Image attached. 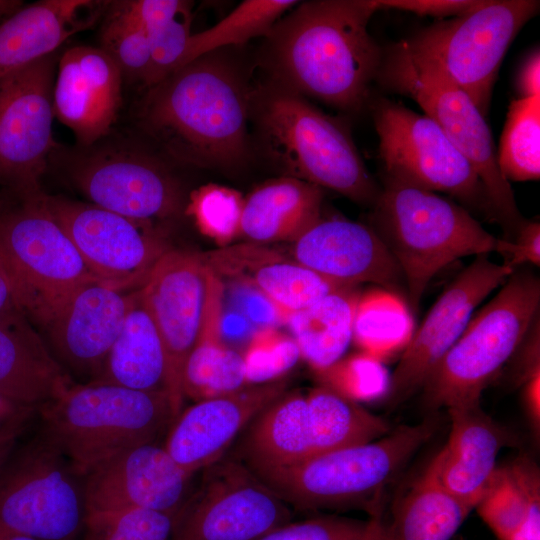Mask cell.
<instances>
[{
	"label": "cell",
	"instance_id": "6da1fadb",
	"mask_svg": "<svg viewBox=\"0 0 540 540\" xmlns=\"http://www.w3.org/2000/svg\"><path fill=\"white\" fill-rule=\"evenodd\" d=\"M298 3L265 36L259 62L267 81L343 111L361 110L383 58L368 31L374 0Z\"/></svg>",
	"mask_w": 540,
	"mask_h": 540
},
{
	"label": "cell",
	"instance_id": "7a4b0ae2",
	"mask_svg": "<svg viewBox=\"0 0 540 540\" xmlns=\"http://www.w3.org/2000/svg\"><path fill=\"white\" fill-rule=\"evenodd\" d=\"M226 51L182 66L148 87L140 101V127L176 162L232 170L251 156L252 86L246 68Z\"/></svg>",
	"mask_w": 540,
	"mask_h": 540
},
{
	"label": "cell",
	"instance_id": "3957f363",
	"mask_svg": "<svg viewBox=\"0 0 540 540\" xmlns=\"http://www.w3.org/2000/svg\"><path fill=\"white\" fill-rule=\"evenodd\" d=\"M250 122L272 162L295 177L372 205L381 189L341 119L268 81L252 86Z\"/></svg>",
	"mask_w": 540,
	"mask_h": 540
},
{
	"label": "cell",
	"instance_id": "277c9868",
	"mask_svg": "<svg viewBox=\"0 0 540 540\" xmlns=\"http://www.w3.org/2000/svg\"><path fill=\"white\" fill-rule=\"evenodd\" d=\"M372 223L402 272L413 309L439 271L459 258L496 252L498 244L463 206L388 178Z\"/></svg>",
	"mask_w": 540,
	"mask_h": 540
},
{
	"label": "cell",
	"instance_id": "5b68a950",
	"mask_svg": "<svg viewBox=\"0 0 540 540\" xmlns=\"http://www.w3.org/2000/svg\"><path fill=\"white\" fill-rule=\"evenodd\" d=\"M37 415L39 427L84 477L128 449L155 442L175 420L166 391L94 382L74 383Z\"/></svg>",
	"mask_w": 540,
	"mask_h": 540
},
{
	"label": "cell",
	"instance_id": "8992f818",
	"mask_svg": "<svg viewBox=\"0 0 540 540\" xmlns=\"http://www.w3.org/2000/svg\"><path fill=\"white\" fill-rule=\"evenodd\" d=\"M427 418L402 425L369 443L326 452L299 463L251 471L288 506L339 508L370 500L402 471L435 434Z\"/></svg>",
	"mask_w": 540,
	"mask_h": 540
},
{
	"label": "cell",
	"instance_id": "52a82bcc",
	"mask_svg": "<svg viewBox=\"0 0 540 540\" xmlns=\"http://www.w3.org/2000/svg\"><path fill=\"white\" fill-rule=\"evenodd\" d=\"M387 89L414 100L466 157L479 176L494 218L515 236L524 220L510 183L503 177L485 116L471 97L433 62L405 44L383 52L376 78Z\"/></svg>",
	"mask_w": 540,
	"mask_h": 540
},
{
	"label": "cell",
	"instance_id": "ba28073f",
	"mask_svg": "<svg viewBox=\"0 0 540 540\" xmlns=\"http://www.w3.org/2000/svg\"><path fill=\"white\" fill-rule=\"evenodd\" d=\"M540 281L513 272L500 291L471 318L425 385L431 409L480 404L483 391L515 355L539 316Z\"/></svg>",
	"mask_w": 540,
	"mask_h": 540
},
{
	"label": "cell",
	"instance_id": "9c48e42d",
	"mask_svg": "<svg viewBox=\"0 0 540 540\" xmlns=\"http://www.w3.org/2000/svg\"><path fill=\"white\" fill-rule=\"evenodd\" d=\"M9 189L13 200L0 203V254L20 309L43 326L77 287L97 278L49 212L40 188Z\"/></svg>",
	"mask_w": 540,
	"mask_h": 540
},
{
	"label": "cell",
	"instance_id": "30bf717a",
	"mask_svg": "<svg viewBox=\"0 0 540 540\" xmlns=\"http://www.w3.org/2000/svg\"><path fill=\"white\" fill-rule=\"evenodd\" d=\"M87 517L84 476L39 427L0 468V530L34 540H75Z\"/></svg>",
	"mask_w": 540,
	"mask_h": 540
},
{
	"label": "cell",
	"instance_id": "8fae6325",
	"mask_svg": "<svg viewBox=\"0 0 540 540\" xmlns=\"http://www.w3.org/2000/svg\"><path fill=\"white\" fill-rule=\"evenodd\" d=\"M139 289L163 340L176 418L182 411V374L188 356L200 343L221 338L224 286L206 258L170 249Z\"/></svg>",
	"mask_w": 540,
	"mask_h": 540
},
{
	"label": "cell",
	"instance_id": "7c38bea8",
	"mask_svg": "<svg viewBox=\"0 0 540 540\" xmlns=\"http://www.w3.org/2000/svg\"><path fill=\"white\" fill-rule=\"evenodd\" d=\"M539 7L536 0H477L464 14L437 21L402 42L436 64L486 116L507 49Z\"/></svg>",
	"mask_w": 540,
	"mask_h": 540
},
{
	"label": "cell",
	"instance_id": "4fadbf2b",
	"mask_svg": "<svg viewBox=\"0 0 540 540\" xmlns=\"http://www.w3.org/2000/svg\"><path fill=\"white\" fill-rule=\"evenodd\" d=\"M373 120L386 178L446 193L494 217L475 169L432 119L402 103L379 99Z\"/></svg>",
	"mask_w": 540,
	"mask_h": 540
},
{
	"label": "cell",
	"instance_id": "5bb4252c",
	"mask_svg": "<svg viewBox=\"0 0 540 540\" xmlns=\"http://www.w3.org/2000/svg\"><path fill=\"white\" fill-rule=\"evenodd\" d=\"M83 148L66 154V167L72 183L91 204L150 222L183 211L182 185L157 155L125 145Z\"/></svg>",
	"mask_w": 540,
	"mask_h": 540
},
{
	"label": "cell",
	"instance_id": "9a60e30c",
	"mask_svg": "<svg viewBox=\"0 0 540 540\" xmlns=\"http://www.w3.org/2000/svg\"><path fill=\"white\" fill-rule=\"evenodd\" d=\"M203 471L170 540H257L291 522L290 507L240 460L221 458Z\"/></svg>",
	"mask_w": 540,
	"mask_h": 540
},
{
	"label": "cell",
	"instance_id": "2e32d148",
	"mask_svg": "<svg viewBox=\"0 0 540 540\" xmlns=\"http://www.w3.org/2000/svg\"><path fill=\"white\" fill-rule=\"evenodd\" d=\"M45 202L90 272L118 289L140 288L170 250L154 222L131 219L62 196L45 194Z\"/></svg>",
	"mask_w": 540,
	"mask_h": 540
},
{
	"label": "cell",
	"instance_id": "e0dca14e",
	"mask_svg": "<svg viewBox=\"0 0 540 540\" xmlns=\"http://www.w3.org/2000/svg\"><path fill=\"white\" fill-rule=\"evenodd\" d=\"M51 54L0 77V182L36 189L54 149Z\"/></svg>",
	"mask_w": 540,
	"mask_h": 540
},
{
	"label": "cell",
	"instance_id": "ac0fdd59",
	"mask_svg": "<svg viewBox=\"0 0 540 540\" xmlns=\"http://www.w3.org/2000/svg\"><path fill=\"white\" fill-rule=\"evenodd\" d=\"M514 271L480 255L448 284L414 330L390 376L387 395L391 405L405 401L423 388L465 330L474 310Z\"/></svg>",
	"mask_w": 540,
	"mask_h": 540
},
{
	"label": "cell",
	"instance_id": "d6986e66",
	"mask_svg": "<svg viewBox=\"0 0 540 540\" xmlns=\"http://www.w3.org/2000/svg\"><path fill=\"white\" fill-rule=\"evenodd\" d=\"M194 475L155 442L128 449L84 477L88 515L126 509L176 514Z\"/></svg>",
	"mask_w": 540,
	"mask_h": 540
},
{
	"label": "cell",
	"instance_id": "ffe728a7",
	"mask_svg": "<svg viewBox=\"0 0 540 540\" xmlns=\"http://www.w3.org/2000/svg\"><path fill=\"white\" fill-rule=\"evenodd\" d=\"M134 291L99 279L77 287L42 326L60 365L91 381L120 333ZM68 372V371H67Z\"/></svg>",
	"mask_w": 540,
	"mask_h": 540
},
{
	"label": "cell",
	"instance_id": "44dd1931",
	"mask_svg": "<svg viewBox=\"0 0 540 540\" xmlns=\"http://www.w3.org/2000/svg\"><path fill=\"white\" fill-rule=\"evenodd\" d=\"M286 387L287 382L278 378L195 402L175 418L164 448L183 470L194 475L219 461L238 433L286 392Z\"/></svg>",
	"mask_w": 540,
	"mask_h": 540
},
{
	"label": "cell",
	"instance_id": "7402d4cb",
	"mask_svg": "<svg viewBox=\"0 0 540 540\" xmlns=\"http://www.w3.org/2000/svg\"><path fill=\"white\" fill-rule=\"evenodd\" d=\"M123 74L100 47L78 45L66 50L58 64L53 112L82 147L108 134L122 103Z\"/></svg>",
	"mask_w": 540,
	"mask_h": 540
},
{
	"label": "cell",
	"instance_id": "603a6c76",
	"mask_svg": "<svg viewBox=\"0 0 540 540\" xmlns=\"http://www.w3.org/2000/svg\"><path fill=\"white\" fill-rule=\"evenodd\" d=\"M295 261L342 286L375 283L395 293L402 272L377 233L344 218L319 219L296 241Z\"/></svg>",
	"mask_w": 540,
	"mask_h": 540
},
{
	"label": "cell",
	"instance_id": "cb8c5ba5",
	"mask_svg": "<svg viewBox=\"0 0 540 540\" xmlns=\"http://www.w3.org/2000/svg\"><path fill=\"white\" fill-rule=\"evenodd\" d=\"M74 382L19 308L0 315V393L39 410Z\"/></svg>",
	"mask_w": 540,
	"mask_h": 540
},
{
	"label": "cell",
	"instance_id": "d4e9b609",
	"mask_svg": "<svg viewBox=\"0 0 540 540\" xmlns=\"http://www.w3.org/2000/svg\"><path fill=\"white\" fill-rule=\"evenodd\" d=\"M448 412L449 438L436 454L440 479L451 494L473 510L496 471L500 450L511 437L480 404Z\"/></svg>",
	"mask_w": 540,
	"mask_h": 540
},
{
	"label": "cell",
	"instance_id": "484cf974",
	"mask_svg": "<svg viewBox=\"0 0 540 540\" xmlns=\"http://www.w3.org/2000/svg\"><path fill=\"white\" fill-rule=\"evenodd\" d=\"M107 2L43 0L0 24V77L54 54L72 35L92 27Z\"/></svg>",
	"mask_w": 540,
	"mask_h": 540
},
{
	"label": "cell",
	"instance_id": "4316f807",
	"mask_svg": "<svg viewBox=\"0 0 540 540\" xmlns=\"http://www.w3.org/2000/svg\"><path fill=\"white\" fill-rule=\"evenodd\" d=\"M323 192L283 176L264 182L244 199L240 235L258 242H294L321 218Z\"/></svg>",
	"mask_w": 540,
	"mask_h": 540
},
{
	"label": "cell",
	"instance_id": "83f0119b",
	"mask_svg": "<svg viewBox=\"0 0 540 540\" xmlns=\"http://www.w3.org/2000/svg\"><path fill=\"white\" fill-rule=\"evenodd\" d=\"M89 382L139 391L168 392L165 347L139 288L134 291L119 335L98 373Z\"/></svg>",
	"mask_w": 540,
	"mask_h": 540
},
{
	"label": "cell",
	"instance_id": "f1b7e54d",
	"mask_svg": "<svg viewBox=\"0 0 540 540\" xmlns=\"http://www.w3.org/2000/svg\"><path fill=\"white\" fill-rule=\"evenodd\" d=\"M472 510L451 494L437 455L397 503L388 540H451Z\"/></svg>",
	"mask_w": 540,
	"mask_h": 540
},
{
	"label": "cell",
	"instance_id": "f546056e",
	"mask_svg": "<svg viewBox=\"0 0 540 540\" xmlns=\"http://www.w3.org/2000/svg\"><path fill=\"white\" fill-rule=\"evenodd\" d=\"M360 296L356 286L343 287L286 317L300 355L318 372L340 360L348 348Z\"/></svg>",
	"mask_w": 540,
	"mask_h": 540
},
{
	"label": "cell",
	"instance_id": "4dcf8cb0",
	"mask_svg": "<svg viewBox=\"0 0 540 540\" xmlns=\"http://www.w3.org/2000/svg\"><path fill=\"white\" fill-rule=\"evenodd\" d=\"M475 509L497 537L509 540L515 533L540 530V477L527 457L497 466Z\"/></svg>",
	"mask_w": 540,
	"mask_h": 540
},
{
	"label": "cell",
	"instance_id": "1f68e13d",
	"mask_svg": "<svg viewBox=\"0 0 540 540\" xmlns=\"http://www.w3.org/2000/svg\"><path fill=\"white\" fill-rule=\"evenodd\" d=\"M414 332V322L405 302L385 289L361 295L356 306L352 339L379 360L404 349Z\"/></svg>",
	"mask_w": 540,
	"mask_h": 540
},
{
	"label": "cell",
	"instance_id": "d6a6232c",
	"mask_svg": "<svg viewBox=\"0 0 540 540\" xmlns=\"http://www.w3.org/2000/svg\"><path fill=\"white\" fill-rule=\"evenodd\" d=\"M298 2L244 0L215 25L191 34L179 68L205 54L242 45L259 36L265 37Z\"/></svg>",
	"mask_w": 540,
	"mask_h": 540
},
{
	"label": "cell",
	"instance_id": "836d02e7",
	"mask_svg": "<svg viewBox=\"0 0 540 540\" xmlns=\"http://www.w3.org/2000/svg\"><path fill=\"white\" fill-rule=\"evenodd\" d=\"M250 281L284 319L343 287L315 271L281 259L264 260L249 270Z\"/></svg>",
	"mask_w": 540,
	"mask_h": 540
},
{
	"label": "cell",
	"instance_id": "e575fe53",
	"mask_svg": "<svg viewBox=\"0 0 540 540\" xmlns=\"http://www.w3.org/2000/svg\"><path fill=\"white\" fill-rule=\"evenodd\" d=\"M497 162L508 182L540 178V95L510 103Z\"/></svg>",
	"mask_w": 540,
	"mask_h": 540
},
{
	"label": "cell",
	"instance_id": "d590c367",
	"mask_svg": "<svg viewBox=\"0 0 540 540\" xmlns=\"http://www.w3.org/2000/svg\"><path fill=\"white\" fill-rule=\"evenodd\" d=\"M249 385L243 355L221 338L200 343L188 356L182 393L195 402L235 392Z\"/></svg>",
	"mask_w": 540,
	"mask_h": 540
},
{
	"label": "cell",
	"instance_id": "8d00e7d4",
	"mask_svg": "<svg viewBox=\"0 0 540 540\" xmlns=\"http://www.w3.org/2000/svg\"><path fill=\"white\" fill-rule=\"evenodd\" d=\"M176 514L147 509L90 514L84 540H170Z\"/></svg>",
	"mask_w": 540,
	"mask_h": 540
},
{
	"label": "cell",
	"instance_id": "74e56055",
	"mask_svg": "<svg viewBox=\"0 0 540 540\" xmlns=\"http://www.w3.org/2000/svg\"><path fill=\"white\" fill-rule=\"evenodd\" d=\"M243 204L238 191L208 184L191 193L186 212L194 217L201 232L224 244L240 234Z\"/></svg>",
	"mask_w": 540,
	"mask_h": 540
},
{
	"label": "cell",
	"instance_id": "f35d334b",
	"mask_svg": "<svg viewBox=\"0 0 540 540\" xmlns=\"http://www.w3.org/2000/svg\"><path fill=\"white\" fill-rule=\"evenodd\" d=\"M103 49L120 68L123 77L147 85L151 56L146 33L126 16L114 10L101 31Z\"/></svg>",
	"mask_w": 540,
	"mask_h": 540
},
{
	"label": "cell",
	"instance_id": "ab89813d",
	"mask_svg": "<svg viewBox=\"0 0 540 540\" xmlns=\"http://www.w3.org/2000/svg\"><path fill=\"white\" fill-rule=\"evenodd\" d=\"M324 386L352 399L374 400L388 393L390 376L381 360L366 353L340 359L319 371Z\"/></svg>",
	"mask_w": 540,
	"mask_h": 540
},
{
	"label": "cell",
	"instance_id": "60d3db41",
	"mask_svg": "<svg viewBox=\"0 0 540 540\" xmlns=\"http://www.w3.org/2000/svg\"><path fill=\"white\" fill-rule=\"evenodd\" d=\"M386 526L378 516L360 521L340 516H320L289 522L257 540H385Z\"/></svg>",
	"mask_w": 540,
	"mask_h": 540
},
{
	"label": "cell",
	"instance_id": "b9f144b4",
	"mask_svg": "<svg viewBox=\"0 0 540 540\" xmlns=\"http://www.w3.org/2000/svg\"><path fill=\"white\" fill-rule=\"evenodd\" d=\"M242 355L248 384L278 379L301 357L292 337L270 327L257 331Z\"/></svg>",
	"mask_w": 540,
	"mask_h": 540
},
{
	"label": "cell",
	"instance_id": "7bdbcfd3",
	"mask_svg": "<svg viewBox=\"0 0 540 540\" xmlns=\"http://www.w3.org/2000/svg\"><path fill=\"white\" fill-rule=\"evenodd\" d=\"M191 8L146 33L151 67L146 87L153 86L176 71L191 36Z\"/></svg>",
	"mask_w": 540,
	"mask_h": 540
},
{
	"label": "cell",
	"instance_id": "ee69618b",
	"mask_svg": "<svg viewBox=\"0 0 540 540\" xmlns=\"http://www.w3.org/2000/svg\"><path fill=\"white\" fill-rule=\"evenodd\" d=\"M115 10L126 16L145 33L190 9L183 0H132L117 2Z\"/></svg>",
	"mask_w": 540,
	"mask_h": 540
},
{
	"label": "cell",
	"instance_id": "f6af8a7d",
	"mask_svg": "<svg viewBox=\"0 0 540 540\" xmlns=\"http://www.w3.org/2000/svg\"><path fill=\"white\" fill-rule=\"evenodd\" d=\"M496 252L504 258V264L515 270L524 263L540 264V223L524 221L514 240L498 239Z\"/></svg>",
	"mask_w": 540,
	"mask_h": 540
},
{
	"label": "cell",
	"instance_id": "bcb514c9",
	"mask_svg": "<svg viewBox=\"0 0 540 540\" xmlns=\"http://www.w3.org/2000/svg\"><path fill=\"white\" fill-rule=\"evenodd\" d=\"M477 0H374L377 10H401L421 16H460Z\"/></svg>",
	"mask_w": 540,
	"mask_h": 540
},
{
	"label": "cell",
	"instance_id": "7dc6e473",
	"mask_svg": "<svg viewBox=\"0 0 540 540\" xmlns=\"http://www.w3.org/2000/svg\"><path fill=\"white\" fill-rule=\"evenodd\" d=\"M38 410L19 404L0 393V437H18Z\"/></svg>",
	"mask_w": 540,
	"mask_h": 540
},
{
	"label": "cell",
	"instance_id": "c3c4849f",
	"mask_svg": "<svg viewBox=\"0 0 540 540\" xmlns=\"http://www.w3.org/2000/svg\"><path fill=\"white\" fill-rule=\"evenodd\" d=\"M520 98L540 95V53L535 50L524 62L517 81Z\"/></svg>",
	"mask_w": 540,
	"mask_h": 540
},
{
	"label": "cell",
	"instance_id": "681fc988",
	"mask_svg": "<svg viewBox=\"0 0 540 540\" xmlns=\"http://www.w3.org/2000/svg\"><path fill=\"white\" fill-rule=\"evenodd\" d=\"M15 307H19L15 284L6 263L0 254V315Z\"/></svg>",
	"mask_w": 540,
	"mask_h": 540
},
{
	"label": "cell",
	"instance_id": "f907efd6",
	"mask_svg": "<svg viewBox=\"0 0 540 540\" xmlns=\"http://www.w3.org/2000/svg\"><path fill=\"white\" fill-rule=\"evenodd\" d=\"M524 399L528 413L534 424L539 425L540 418V371L529 376L523 383Z\"/></svg>",
	"mask_w": 540,
	"mask_h": 540
},
{
	"label": "cell",
	"instance_id": "816d5d0a",
	"mask_svg": "<svg viewBox=\"0 0 540 540\" xmlns=\"http://www.w3.org/2000/svg\"><path fill=\"white\" fill-rule=\"evenodd\" d=\"M18 437L3 436L0 437V468L15 447Z\"/></svg>",
	"mask_w": 540,
	"mask_h": 540
},
{
	"label": "cell",
	"instance_id": "f5cc1de1",
	"mask_svg": "<svg viewBox=\"0 0 540 540\" xmlns=\"http://www.w3.org/2000/svg\"><path fill=\"white\" fill-rule=\"evenodd\" d=\"M19 5V1L0 0V17L6 13L13 12Z\"/></svg>",
	"mask_w": 540,
	"mask_h": 540
},
{
	"label": "cell",
	"instance_id": "db71d44e",
	"mask_svg": "<svg viewBox=\"0 0 540 540\" xmlns=\"http://www.w3.org/2000/svg\"><path fill=\"white\" fill-rule=\"evenodd\" d=\"M0 540H34V539L0 530Z\"/></svg>",
	"mask_w": 540,
	"mask_h": 540
},
{
	"label": "cell",
	"instance_id": "11a10c76",
	"mask_svg": "<svg viewBox=\"0 0 540 540\" xmlns=\"http://www.w3.org/2000/svg\"><path fill=\"white\" fill-rule=\"evenodd\" d=\"M385 540H388V539H385Z\"/></svg>",
	"mask_w": 540,
	"mask_h": 540
}]
</instances>
